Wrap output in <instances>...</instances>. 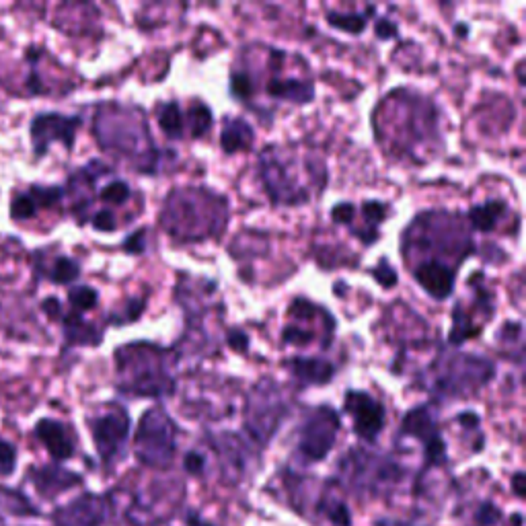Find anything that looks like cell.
I'll list each match as a JSON object with an SVG mask.
<instances>
[{
	"mask_svg": "<svg viewBox=\"0 0 526 526\" xmlns=\"http://www.w3.org/2000/svg\"><path fill=\"white\" fill-rule=\"evenodd\" d=\"M93 132L105 153L134 163L140 173H157L161 153L150 136L146 116L140 107L103 103L95 114Z\"/></svg>",
	"mask_w": 526,
	"mask_h": 526,
	"instance_id": "cell-1",
	"label": "cell"
},
{
	"mask_svg": "<svg viewBox=\"0 0 526 526\" xmlns=\"http://www.w3.org/2000/svg\"><path fill=\"white\" fill-rule=\"evenodd\" d=\"M229 222V202L206 187H177L163 206L161 224L179 243L220 237Z\"/></svg>",
	"mask_w": 526,
	"mask_h": 526,
	"instance_id": "cell-2",
	"label": "cell"
},
{
	"mask_svg": "<svg viewBox=\"0 0 526 526\" xmlns=\"http://www.w3.org/2000/svg\"><path fill=\"white\" fill-rule=\"evenodd\" d=\"M473 251L475 249L471 233L467 231L465 220L450 212H422L403 233V253H411L416 263H440V266H446L440 259V255L444 253V259L459 270V266H463V261Z\"/></svg>",
	"mask_w": 526,
	"mask_h": 526,
	"instance_id": "cell-3",
	"label": "cell"
},
{
	"mask_svg": "<svg viewBox=\"0 0 526 526\" xmlns=\"http://www.w3.org/2000/svg\"><path fill=\"white\" fill-rule=\"evenodd\" d=\"M169 350L134 342L116 350L118 391L126 397H171L175 393V379L169 372Z\"/></svg>",
	"mask_w": 526,
	"mask_h": 526,
	"instance_id": "cell-4",
	"label": "cell"
},
{
	"mask_svg": "<svg viewBox=\"0 0 526 526\" xmlns=\"http://www.w3.org/2000/svg\"><path fill=\"white\" fill-rule=\"evenodd\" d=\"M407 477L405 467L377 450L350 448L337 465V483L342 490L350 487L358 496H385Z\"/></svg>",
	"mask_w": 526,
	"mask_h": 526,
	"instance_id": "cell-5",
	"label": "cell"
},
{
	"mask_svg": "<svg viewBox=\"0 0 526 526\" xmlns=\"http://www.w3.org/2000/svg\"><path fill=\"white\" fill-rule=\"evenodd\" d=\"M430 391L440 399H463L479 393L496 377V364L483 356L450 352L430 368Z\"/></svg>",
	"mask_w": 526,
	"mask_h": 526,
	"instance_id": "cell-6",
	"label": "cell"
},
{
	"mask_svg": "<svg viewBox=\"0 0 526 526\" xmlns=\"http://www.w3.org/2000/svg\"><path fill=\"white\" fill-rule=\"evenodd\" d=\"M288 416L290 403L276 381L261 379L251 387L245 399L243 424L249 440L255 446H268Z\"/></svg>",
	"mask_w": 526,
	"mask_h": 526,
	"instance_id": "cell-7",
	"label": "cell"
},
{
	"mask_svg": "<svg viewBox=\"0 0 526 526\" xmlns=\"http://www.w3.org/2000/svg\"><path fill=\"white\" fill-rule=\"evenodd\" d=\"M134 457L140 465L165 471L173 465L177 455V426L169 413L161 407L146 409L132 438Z\"/></svg>",
	"mask_w": 526,
	"mask_h": 526,
	"instance_id": "cell-8",
	"label": "cell"
},
{
	"mask_svg": "<svg viewBox=\"0 0 526 526\" xmlns=\"http://www.w3.org/2000/svg\"><path fill=\"white\" fill-rule=\"evenodd\" d=\"M294 508L300 512L305 504V516L317 526H352V510L342 494V485L337 481L323 483L317 492L311 490V483L296 479L290 483Z\"/></svg>",
	"mask_w": 526,
	"mask_h": 526,
	"instance_id": "cell-9",
	"label": "cell"
},
{
	"mask_svg": "<svg viewBox=\"0 0 526 526\" xmlns=\"http://www.w3.org/2000/svg\"><path fill=\"white\" fill-rule=\"evenodd\" d=\"M259 173L270 202L282 208L305 206L311 200V190L292 175L288 157L278 146H268L259 155Z\"/></svg>",
	"mask_w": 526,
	"mask_h": 526,
	"instance_id": "cell-10",
	"label": "cell"
},
{
	"mask_svg": "<svg viewBox=\"0 0 526 526\" xmlns=\"http://www.w3.org/2000/svg\"><path fill=\"white\" fill-rule=\"evenodd\" d=\"M342 430L340 413L329 405L311 409L296 436V457L303 463H321L329 457Z\"/></svg>",
	"mask_w": 526,
	"mask_h": 526,
	"instance_id": "cell-11",
	"label": "cell"
},
{
	"mask_svg": "<svg viewBox=\"0 0 526 526\" xmlns=\"http://www.w3.org/2000/svg\"><path fill=\"white\" fill-rule=\"evenodd\" d=\"M89 430L101 463L105 467L116 465L126 455L130 442L132 420L122 405H107L89 418Z\"/></svg>",
	"mask_w": 526,
	"mask_h": 526,
	"instance_id": "cell-12",
	"label": "cell"
},
{
	"mask_svg": "<svg viewBox=\"0 0 526 526\" xmlns=\"http://www.w3.org/2000/svg\"><path fill=\"white\" fill-rule=\"evenodd\" d=\"M401 438L418 440L424 448V471L444 467L448 463L446 442L438 428L436 413L430 405H418L405 413L399 428Z\"/></svg>",
	"mask_w": 526,
	"mask_h": 526,
	"instance_id": "cell-13",
	"label": "cell"
},
{
	"mask_svg": "<svg viewBox=\"0 0 526 526\" xmlns=\"http://www.w3.org/2000/svg\"><path fill=\"white\" fill-rule=\"evenodd\" d=\"M344 411L352 418L354 434L368 444H374L385 430L387 411L383 401L366 391L350 389L344 397Z\"/></svg>",
	"mask_w": 526,
	"mask_h": 526,
	"instance_id": "cell-14",
	"label": "cell"
},
{
	"mask_svg": "<svg viewBox=\"0 0 526 526\" xmlns=\"http://www.w3.org/2000/svg\"><path fill=\"white\" fill-rule=\"evenodd\" d=\"M114 502L111 496L81 494L52 512L54 526H111L114 518Z\"/></svg>",
	"mask_w": 526,
	"mask_h": 526,
	"instance_id": "cell-15",
	"label": "cell"
},
{
	"mask_svg": "<svg viewBox=\"0 0 526 526\" xmlns=\"http://www.w3.org/2000/svg\"><path fill=\"white\" fill-rule=\"evenodd\" d=\"M81 124H83L81 116H64V114H56V111L37 114L29 128L35 157H44L54 142L72 148Z\"/></svg>",
	"mask_w": 526,
	"mask_h": 526,
	"instance_id": "cell-16",
	"label": "cell"
},
{
	"mask_svg": "<svg viewBox=\"0 0 526 526\" xmlns=\"http://www.w3.org/2000/svg\"><path fill=\"white\" fill-rule=\"evenodd\" d=\"M210 444L216 450L224 473L231 475V481L245 477L251 463V448L239 434L233 432L214 434L210 438Z\"/></svg>",
	"mask_w": 526,
	"mask_h": 526,
	"instance_id": "cell-17",
	"label": "cell"
},
{
	"mask_svg": "<svg viewBox=\"0 0 526 526\" xmlns=\"http://www.w3.org/2000/svg\"><path fill=\"white\" fill-rule=\"evenodd\" d=\"M29 481L33 483L35 492L46 500H54L60 494L72 490L83 483V477L74 471L64 469L62 465H44V467H33L29 471Z\"/></svg>",
	"mask_w": 526,
	"mask_h": 526,
	"instance_id": "cell-18",
	"label": "cell"
},
{
	"mask_svg": "<svg viewBox=\"0 0 526 526\" xmlns=\"http://www.w3.org/2000/svg\"><path fill=\"white\" fill-rule=\"evenodd\" d=\"M33 432L56 463H64L77 453V440H74L72 430L58 420L44 418L35 424Z\"/></svg>",
	"mask_w": 526,
	"mask_h": 526,
	"instance_id": "cell-19",
	"label": "cell"
},
{
	"mask_svg": "<svg viewBox=\"0 0 526 526\" xmlns=\"http://www.w3.org/2000/svg\"><path fill=\"white\" fill-rule=\"evenodd\" d=\"M290 377L300 387H323L333 381L337 366L325 358H311V356H294L284 362Z\"/></svg>",
	"mask_w": 526,
	"mask_h": 526,
	"instance_id": "cell-20",
	"label": "cell"
},
{
	"mask_svg": "<svg viewBox=\"0 0 526 526\" xmlns=\"http://www.w3.org/2000/svg\"><path fill=\"white\" fill-rule=\"evenodd\" d=\"M409 272L434 300H446L455 292L457 270L453 268L440 266V263H416V266L409 268Z\"/></svg>",
	"mask_w": 526,
	"mask_h": 526,
	"instance_id": "cell-21",
	"label": "cell"
},
{
	"mask_svg": "<svg viewBox=\"0 0 526 526\" xmlns=\"http://www.w3.org/2000/svg\"><path fill=\"white\" fill-rule=\"evenodd\" d=\"M64 198L62 187L56 185H31L27 192L17 194L11 202L13 220L33 218L40 208H52Z\"/></svg>",
	"mask_w": 526,
	"mask_h": 526,
	"instance_id": "cell-22",
	"label": "cell"
},
{
	"mask_svg": "<svg viewBox=\"0 0 526 526\" xmlns=\"http://www.w3.org/2000/svg\"><path fill=\"white\" fill-rule=\"evenodd\" d=\"M266 93L278 101H288L296 105H307L315 97V85L311 79L298 77H274L266 85Z\"/></svg>",
	"mask_w": 526,
	"mask_h": 526,
	"instance_id": "cell-23",
	"label": "cell"
},
{
	"mask_svg": "<svg viewBox=\"0 0 526 526\" xmlns=\"http://www.w3.org/2000/svg\"><path fill=\"white\" fill-rule=\"evenodd\" d=\"M255 142V132L245 118H224L220 132V146L227 155L249 150Z\"/></svg>",
	"mask_w": 526,
	"mask_h": 526,
	"instance_id": "cell-24",
	"label": "cell"
},
{
	"mask_svg": "<svg viewBox=\"0 0 526 526\" xmlns=\"http://www.w3.org/2000/svg\"><path fill=\"white\" fill-rule=\"evenodd\" d=\"M60 323L64 327L66 346H97L103 340L99 329L93 323H89L81 313L72 311L68 315H62Z\"/></svg>",
	"mask_w": 526,
	"mask_h": 526,
	"instance_id": "cell-25",
	"label": "cell"
},
{
	"mask_svg": "<svg viewBox=\"0 0 526 526\" xmlns=\"http://www.w3.org/2000/svg\"><path fill=\"white\" fill-rule=\"evenodd\" d=\"M506 216H508V204L506 202L487 200L483 204H475L469 210L467 220L471 222V227L479 233H494Z\"/></svg>",
	"mask_w": 526,
	"mask_h": 526,
	"instance_id": "cell-26",
	"label": "cell"
},
{
	"mask_svg": "<svg viewBox=\"0 0 526 526\" xmlns=\"http://www.w3.org/2000/svg\"><path fill=\"white\" fill-rule=\"evenodd\" d=\"M362 220L364 224L356 231L354 237H358L364 245H372L379 239L381 224L389 218V206L379 200H366L362 202Z\"/></svg>",
	"mask_w": 526,
	"mask_h": 526,
	"instance_id": "cell-27",
	"label": "cell"
},
{
	"mask_svg": "<svg viewBox=\"0 0 526 526\" xmlns=\"http://www.w3.org/2000/svg\"><path fill=\"white\" fill-rule=\"evenodd\" d=\"M481 333V327L473 321L471 313L465 311V307L459 303L453 311V329L448 333V342L453 346H463L465 342L473 340Z\"/></svg>",
	"mask_w": 526,
	"mask_h": 526,
	"instance_id": "cell-28",
	"label": "cell"
},
{
	"mask_svg": "<svg viewBox=\"0 0 526 526\" xmlns=\"http://www.w3.org/2000/svg\"><path fill=\"white\" fill-rule=\"evenodd\" d=\"M52 284H72L74 280H79L81 276V266L77 259H72L68 255H58L50 261L48 268L40 270Z\"/></svg>",
	"mask_w": 526,
	"mask_h": 526,
	"instance_id": "cell-29",
	"label": "cell"
},
{
	"mask_svg": "<svg viewBox=\"0 0 526 526\" xmlns=\"http://www.w3.org/2000/svg\"><path fill=\"white\" fill-rule=\"evenodd\" d=\"M157 120H159V126L167 138H171V140L183 138L185 120H183V111H181L177 101H169V103L161 105Z\"/></svg>",
	"mask_w": 526,
	"mask_h": 526,
	"instance_id": "cell-30",
	"label": "cell"
},
{
	"mask_svg": "<svg viewBox=\"0 0 526 526\" xmlns=\"http://www.w3.org/2000/svg\"><path fill=\"white\" fill-rule=\"evenodd\" d=\"M185 120H187V126H190L192 138H204L210 132L212 124H214L210 107L206 103H202V101H194L190 105V109H187Z\"/></svg>",
	"mask_w": 526,
	"mask_h": 526,
	"instance_id": "cell-31",
	"label": "cell"
},
{
	"mask_svg": "<svg viewBox=\"0 0 526 526\" xmlns=\"http://www.w3.org/2000/svg\"><path fill=\"white\" fill-rule=\"evenodd\" d=\"M370 13H374V7H368L366 13H337V11H329L325 19L335 29H342V31H348L352 35H358L368 25V19H370L368 15Z\"/></svg>",
	"mask_w": 526,
	"mask_h": 526,
	"instance_id": "cell-32",
	"label": "cell"
},
{
	"mask_svg": "<svg viewBox=\"0 0 526 526\" xmlns=\"http://www.w3.org/2000/svg\"><path fill=\"white\" fill-rule=\"evenodd\" d=\"M68 303L74 309V313H87L97 307L99 303V292L93 286L87 284H77L72 286L68 292Z\"/></svg>",
	"mask_w": 526,
	"mask_h": 526,
	"instance_id": "cell-33",
	"label": "cell"
},
{
	"mask_svg": "<svg viewBox=\"0 0 526 526\" xmlns=\"http://www.w3.org/2000/svg\"><path fill=\"white\" fill-rule=\"evenodd\" d=\"M132 198V187L124 179H109L101 190H99V200L111 206H124Z\"/></svg>",
	"mask_w": 526,
	"mask_h": 526,
	"instance_id": "cell-34",
	"label": "cell"
},
{
	"mask_svg": "<svg viewBox=\"0 0 526 526\" xmlns=\"http://www.w3.org/2000/svg\"><path fill=\"white\" fill-rule=\"evenodd\" d=\"M231 93L239 101H249L253 97L255 85H253V79L247 70H235L231 74Z\"/></svg>",
	"mask_w": 526,
	"mask_h": 526,
	"instance_id": "cell-35",
	"label": "cell"
},
{
	"mask_svg": "<svg viewBox=\"0 0 526 526\" xmlns=\"http://www.w3.org/2000/svg\"><path fill=\"white\" fill-rule=\"evenodd\" d=\"M183 469L185 473H190L194 477H204L208 473V459L204 453H200V450L192 448L187 450L183 457Z\"/></svg>",
	"mask_w": 526,
	"mask_h": 526,
	"instance_id": "cell-36",
	"label": "cell"
},
{
	"mask_svg": "<svg viewBox=\"0 0 526 526\" xmlns=\"http://www.w3.org/2000/svg\"><path fill=\"white\" fill-rule=\"evenodd\" d=\"M146 307V298H132L126 303V309L122 313H116V315H111L109 317V323H116V325H126L130 321H136L142 311Z\"/></svg>",
	"mask_w": 526,
	"mask_h": 526,
	"instance_id": "cell-37",
	"label": "cell"
},
{
	"mask_svg": "<svg viewBox=\"0 0 526 526\" xmlns=\"http://www.w3.org/2000/svg\"><path fill=\"white\" fill-rule=\"evenodd\" d=\"M17 467V448L7 442L0 440V477H11Z\"/></svg>",
	"mask_w": 526,
	"mask_h": 526,
	"instance_id": "cell-38",
	"label": "cell"
},
{
	"mask_svg": "<svg viewBox=\"0 0 526 526\" xmlns=\"http://www.w3.org/2000/svg\"><path fill=\"white\" fill-rule=\"evenodd\" d=\"M87 222H91L93 229L99 233H114L118 227V218L111 210H97V212L89 214Z\"/></svg>",
	"mask_w": 526,
	"mask_h": 526,
	"instance_id": "cell-39",
	"label": "cell"
},
{
	"mask_svg": "<svg viewBox=\"0 0 526 526\" xmlns=\"http://www.w3.org/2000/svg\"><path fill=\"white\" fill-rule=\"evenodd\" d=\"M358 216V208L352 202H340L331 208V220L342 227H352Z\"/></svg>",
	"mask_w": 526,
	"mask_h": 526,
	"instance_id": "cell-40",
	"label": "cell"
},
{
	"mask_svg": "<svg viewBox=\"0 0 526 526\" xmlns=\"http://www.w3.org/2000/svg\"><path fill=\"white\" fill-rule=\"evenodd\" d=\"M372 276H374V280H377V282H379L383 288H387V290L393 288V286H397V272H395V268L391 266L387 257H383L379 266L372 270Z\"/></svg>",
	"mask_w": 526,
	"mask_h": 526,
	"instance_id": "cell-41",
	"label": "cell"
},
{
	"mask_svg": "<svg viewBox=\"0 0 526 526\" xmlns=\"http://www.w3.org/2000/svg\"><path fill=\"white\" fill-rule=\"evenodd\" d=\"M146 231H148V229H140V231L128 235L126 241H124V251H126V253H132V255L144 253V251H146Z\"/></svg>",
	"mask_w": 526,
	"mask_h": 526,
	"instance_id": "cell-42",
	"label": "cell"
},
{
	"mask_svg": "<svg viewBox=\"0 0 526 526\" xmlns=\"http://www.w3.org/2000/svg\"><path fill=\"white\" fill-rule=\"evenodd\" d=\"M227 344H229V348H233L235 352H247V348H249V337H247V333H243L241 329H231V331L227 333Z\"/></svg>",
	"mask_w": 526,
	"mask_h": 526,
	"instance_id": "cell-43",
	"label": "cell"
},
{
	"mask_svg": "<svg viewBox=\"0 0 526 526\" xmlns=\"http://www.w3.org/2000/svg\"><path fill=\"white\" fill-rule=\"evenodd\" d=\"M374 31H377L379 40H391V37L397 35V23H395V21H389V19H379V23H377V27H374Z\"/></svg>",
	"mask_w": 526,
	"mask_h": 526,
	"instance_id": "cell-44",
	"label": "cell"
},
{
	"mask_svg": "<svg viewBox=\"0 0 526 526\" xmlns=\"http://www.w3.org/2000/svg\"><path fill=\"white\" fill-rule=\"evenodd\" d=\"M42 309H44V313L52 319V321H60L62 319V305H60V300L58 298H54V296H50V298H46L44 300V303H42Z\"/></svg>",
	"mask_w": 526,
	"mask_h": 526,
	"instance_id": "cell-45",
	"label": "cell"
},
{
	"mask_svg": "<svg viewBox=\"0 0 526 526\" xmlns=\"http://www.w3.org/2000/svg\"><path fill=\"white\" fill-rule=\"evenodd\" d=\"M457 422H459L465 430H479V424H481V420H479V416H477L475 411H463L461 416L457 418Z\"/></svg>",
	"mask_w": 526,
	"mask_h": 526,
	"instance_id": "cell-46",
	"label": "cell"
},
{
	"mask_svg": "<svg viewBox=\"0 0 526 526\" xmlns=\"http://www.w3.org/2000/svg\"><path fill=\"white\" fill-rule=\"evenodd\" d=\"M512 490H514V496L516 498H524V473L522 471H518V473H514V477H512Z\"/></svg>",
	"mask_w": 526,
	"mask_h": 526,
	"instance_id": "cell-47",
	"label": "cell"
},
{
	"mask_svg": "<svg viewBox=\"0 0 526 526\" xmlns=\"http://www.w3.org/2000/svg\"><path fill=\"white\" fill-rule=\"evenodd\" d=\"M187 524H190V526H212V524L204 522L202 516L196 514V512H190V514H187Z\"/></svg>",
	"mask_w": 526,
	"mask_h": 526,
	"instance_id": "cell-48",
	"label": "cell"
}]
</instances>
